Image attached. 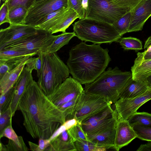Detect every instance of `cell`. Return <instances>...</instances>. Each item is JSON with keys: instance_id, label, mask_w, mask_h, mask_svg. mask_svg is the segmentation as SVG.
I'll return each mask as SVG.
<instances>
[{"instance_id": "cell-1", "label": "cell", "mask_w": 151, "mask_h": 151, "mask_svg": "<svg viewBox=\"0 0 151 151\" xmlns=\"http://www.w3.org/2000/svg\"><path fill=\"white\" fill-rule=\"evenodd\" d=\"M18 110L22 113L26 130L34 139H49L66 121L64 113L34 80L22 96Z\"/></svg>"}, {"instance_id": "cell-2", "label": "cell", "mask_w": 151, "mask_h": 151, "mask_svg": "<svg viewBox=\"0 0 151 151\" xmlns=\"http://www.w3.org/2000/svg\"><path fill=\"white\" fill-rule=\"evenodd\" d=\"M82 42L69 51L67 62L70 73L81 84L95 80L106 69L111 60L107 48L100 44Z\"/></svg>"}, {"instance_id": "cell-3", "label": "cell", "mask_w": 151, "mask_h": 151, "mask_svg": "<svg viewBox=\"0 0 151 151\" xmlns=\"http://www.w3.org/2000/svg\"><path fill=\"white\" fill-rule=\"evenodd\" d=\"M132 77L129 71H122L117 67H109L93 81L85 84L84 92L104 96L114 104Z\"/></svg>"}, {"instance_id": "cell-4", "label": "cell", "mask_w": 151, "mask_h": 151, "mask_svg": "<svg viewBox=\"0 0 151 151\" xmlns=\"http://www.w3.org/2000/svg\"><path fill=\"white\" fill-rule=\"evenodd\" d=\"M42 61L40 73L37 83L47 96L51 94L69 76L67 65L56 53H39Z\"/></svg>"}, {"instance_id": "cell-5", "label": "cell", "mask_w": 151, "mask_h": 151, "mask_svg": "<svg viewBox=\"0 0 151 151\" xmlns=\"http://www.w3.org/2000/svg\"><path fill=\"white\" fill-rule=\"evenodd\" d=\"M141 0H88L85 18L112 24Z\"/></svg>"}, {"instance_id": "cell-6", "label": "cell", "mask_w": 151, "mask_h": 151, "mask_svg": "<svg viewBox=\"0 0 151 151\" xmlns=\"http://www.w3.org/2000/svg\"><path fill=\"white\" fill-rule=\"evenodd\" d=\"M73 26L76 36L82 41L111 44L122 37L112 24L91 19H80Z\"/></svg>"}, {"instance_id": "cell-7", "label": "cell", "mask_w": 151, "mask_h": 151, "mask_svg": "<svg viewBox=\"0 0 151 151\" xmlns=\"http://www.w3.org/2000/svg\"><path fill=\"white\" fill-rule=\"evenodd\" d=\"M112 103L104 96L88 94L84 91L78 98L73 113L67 120L75 118L80 124L90 117L105 110Z\"/></svg>"}, {"instance_id": "cell-8", "label": "cell", "mask_w": 151, "mask_h": 151, "mask_svg": "<svg viewBox=\"0 0 151 151\" xmlns=\"http://www.w3.org/2000/svg\"><path fill=\"white\" fill-rule=\"evenodd\" d=\"M56 37L57 35H53L48 32L39 29L37 33L16 41L5 46L1 50L13 49L36 53L38 54L45 52Z\"/></svg>"}, {"instance_id": "cell-9", "label": "cell", "mask_w": 151, "mask_h": 151, "mask_svg": "<svg viewBox=\"0 0 151 151\" xmlns=\"http://www.w3.org/2000/svg\"><path fill=\"white\" fill-rule=\"evenodd\" d=\"M84 91L80 83L69 77L47 96L56 105L60 106L77 99Z\"/></svg>"}, {"instance_id": "cell-10", "label": "cell", "mask_w": 151, "mask_h": 151, "mask_svg": "<svg viewBox=\"0 0 151 151\" xmlns=\"http://www.w3.org/2000/svg\"><path fill=\"white\" fill-rule=\"evenodd\" d=\"M66 7H68V0H45L35 4L28 10L24 24L35 27L49 14Z\"/></svg>"}, {"instance_id": "cell-11", "label": "cell", "mask_w": 151, "mask_h": 151, "mask_svg": "<svg viewBox=\"0 0 151 151\" xmlns=\"http://www.w3.org/2000/svg\"><path fill=\"white\" fill-rule=\"evenodd\" d=\"M151 99V89L142 94L131 99L120 98L114 104L117 120H127L143 104Z\"/></svg>"}, {"instance_id": "cell-12", "label": "cell", "mask_w": 151, "mask_h": 151, "mask_svg": "<svg viewBox=\"0 0 151 151\" xmlns=\"http://www.w3.org/2000/svg\"><path fill=\"white\" fill-rule=\"evenodd\" d=\"M39 30L31 25L23 24H10L0 30V50L5 46L26 36L35 34Z\"/></svg>"}, {"instance_id": "cell-13", "label": "cell", "mask_w": 151, "mask_h": 151, "mask_svg": "<svg viewBox=\"0 0 151 151\" xmlns=\"http://www.w3.org/2000/svg\"><path fill=\"white\" fill-rule=\"evenodd\" d=\"M131 12L127 32L141 30L145 22L151 17V0H141Z\"/></svg>"}, {"instance_id": "cell-14", "label": "cell", "mask_w": 151, "mask_h": 151, "mask_svg": "<svg viewBox=\"0 0 151 151\" xmlns=\"http://www.w3.org/2000/svg\"><path fill=\"white\" fill-rule=\"evenodd\" d=\"M32 72V70L26 66H25L12 87L13 89V96L10 108L13 116L18 110L19 101L24 91L34 80Z\"/></svg>"}, {"instance_id": "cell-15", "label": "cell", "mask_w": 151, "mask_h": 151, "mask_svg": "<svg viewBox=\"0 0 151 151\" xmlns=\"http://www.w3.org/2000/svg\"><path fill=\"white\" fill-rule=\"evenodd\" d=\"M116 118H117L116 112L110 106L105 110L90 117L80 125L87 135Z\"/></svg>"}, {"instance_id": "cell-16", "label": "cell", "mask_w": 151, "mask_h": 151, "mask_svg": "<svg viewBox=\"0 0 151 151\" xmlns=\"http://www.w3.org/2000/svg\"><path fill=\"white\" fill-rule=\"evenodd\" d=\"M136 138L137 135L127 120H117L113 149L119 151Z\"/></svg>"}, {"instance_id": "cell-17", "label": "cell", "mask_w": 151, "mask_h": 151, "mask_svg": "<svg viewBox=\"0 0 151 151\" xmlns=\"http://www.w3.org/2000/svg\"><path fill=\"white\" fill-rule=\"evenodd\" d=\"M4 137L9 139L8 144L5 145L7 151L29 150L22 137L17 135L13 129L12 124L9 125L0 132V138Z\"/></svg>"}, {"instance_id": "cell-18", "label": "cell", "mask_w": 151, "mask_h": 151, "mask_svg": "<svg viewBox=\"0 0 151 151\" xmlns=\"http://www.w3.org/2000/svg\"><path fill=\"white\" fill-rule=\"evenodd\" d=\"M29 58L26 57L18 65L6 73L0 79V94L5 93L13 86Z\"/></svg>"}, {"instance_id": "cell-19", "label": "cell", "mask_w": 151, "mask_h": 151, "mask_svg": "<svg viewBox=\"0 0 151 151\" xmlns=\"http://www.w3.org/2000/svg\"><path fill=\"white\" fill-rule=\"evenodd\" d=\"M149 88L146 79L135 80L132 78L125 85L120 95V98H134L144 93Z\"/></svg>"}, {"instance_id": "cell-20", "label": "cell", "mask_w": 151, "mask_h": 151, "mask_svg": "<svg viewBox=\"0 0 151 151\" xmlns=\"http://www.w3.org/2000/svg\"><path fill=\"white\" fill-rule=\"evenodd\" d=\"M69 9V7H63L50 13L42 19L35 27L50 32L63 19Z\"/></svg>"}, {"instance_id": "cell-21", "label": "cell", "mask_w": 151, "mask_h": 151, "mask_svg": "<svg viewBox=\"0 0 151 151\" xmlns=\"http://www.w3.org/2000/svg\"><path fill=\"white\" fill-rule=\"evenodd\" d=\"M116 125V124L88 137L90 141L107 150L113 148L115 140Z\"/></svg>"}, {"instance_id": "cell-22", "label": "cell", "mask_w": 151, "mask_h": 151, "mask_svg": "<svg viewBox=\"0 0 151 151\" xmlns=\"http://www.w3.org/2000/svg\"><path fill=\"white\" fill-rule=\"evenodd\" d=\"M131 71L132 78L135 80H144L151 75V59L135 60Z\"/></svg>"}, {"instance_id": "cell-23", "label": "cell", "mask_w": 151, "mask_h": 151, "mask_svg": "<svg viewBox=\"0 0 151 151\" xmlns=\"http://www.w3.org/2000/svg\"><path fill=\"white\" fill-rule=\"evenodd\" d=\"M76 36L75 33L66 31L58 35L52 44L47 48L45 52L56 53L64 46L68 44L70 40Z\"/></svg>"}, {"instance_id": "cell-24", "label": "cell", "mask_w": 151, "mask_h": 151, "mask_svg": "<svg viewBox=\"0 0 151 151\" xmlns=\"http://www.w3.org/2000/svg\"><path fill=\"white\" fill-rule=\"evenodd\" d=\"M50 141V145L46 151H77L72 139L65 140L58 136Z\"/></svg>"}, {"instance_id": "cell-25", "label": "cell", "mask_w": 151, "mask_h": 151, "mask_svg": "<svg viewBox=\"0 0 151 151\" xmlns=\"http://www.w3.org/2000/svg\"><path fill=\"white\" fill-rule=\"evenodd\" d=\"M36 53H32L22 50L13 49H3L0 50V61L23 59L25 57H30L37 55Z\"/></svg>"}, {"instance_id": "cell-26", "label": "cell", "mask_w": 151, "mask_h": 151, "mask_svg": "<svg viewBox=\"0 0 151 151\" xmlns=\"http://www.w3.org/2000/svg\"><path fill=\"white\" fill-rule=\"evenodd\" d=\"M79 16L76 12L70 8L65 16L62 21L56 25L50 31L52 34L59 32H64L77 18Z\"/></svg>"}, {"instance_id": "cell-27", "label": "cell", "mask_w": 151, "mask_h": 151, "mask_svg": "<svg viewBox=\"0 0 151 151\" xmlns=\"http://www.w3.org/2000/svg\"><path fill=\"white\" fill-rule=\"evenodd\" d=\"M28 10L25 7L19 6L9 10V24H23L27 15Z\"/></svg>"}, {"instance_id": "cell-28", "label": "cell", "mask_w": 151, "mask_h": 151, "mask_svg": "<svg viewBox=\"0 0 151 151\" xmlns=\"http://www.w3.org/2000/svg\"><path fill=\"white\" fill-rule=\"evenodd\" d=\"M131 125L138 124L143 126L151 127V114L146 112H136L127 120Z\"/></svg>"}, {"instance_id": "cell-29", "label": "cell", "mask_w": 151, "mask_h": 151, "mask_svg": "<svg viewBox=\"0 0 151 151\" xmlns=\"http://www.w3.org/2000/svg\"><path fill=\"white\" fill-rule=\"evenodd\" d=\"M117 42L124 50H133L137 51L142 49L141 41L135 37H121Z\"/></svg>"}, {"instance_id": "cell-30", "label": "cell", "mask_w": 151, "mask_h": 151, "mask_svg": "<svg viewBox=\"0 0 151 151\" xmlns=\"http://www.w3.org/2000/svg\"><path fill=\"white\" fill-rule=\"evenodd\" d=\"M74 143L77 151H104L107 150L91 141L78 139Z\"/></svg>"}, {"instance_id": "cell-31", "label": "cell", "mask_w": 151, "mask_h": 151, "mask_svg": "<svg viewBox=\"0 0 151 151\" xmlns=\"http://www.w3.org/2000/svg\"><path fill=\"white\" fill-rule=\"evenodd\" d=\"M131 17V12L130 11L126 14L112 24L122 36L128 32Z\"/></svg>"}, {"instance_id": "cell-32", "label": "cell", "mask_w": 151, "mask_h": 151, "mask_svg": "<svg viewBox=\"0 0 151 151\" xmlns=\"http://www.w3.org/2000/svg\"><path fill=\"white\" fill-rule=\"evenodd\" d=\"M26 57L23 59L9 60L5 61H0V79L6 73L18 65L25 59Z\"/></svg>"}, {"instance_id": "cell-33", "label": "cell", "mask_w": 151, "mask_h": 151, "mask_svg": "<svg viewBox=\"0 0 151 151\" xmlns=\"http://www.w3.org/2000/svg\"><path fill=\"white\" fill-rule=\"evenodd\" d=\"M131 126L137 135V138L141 139L151 141V127H145L136 124Z\"/></svg>"}, {"instance_id": "cell-34", "label": "cell", "mask_w": 151, "mask_h": 151, "mask_svg": "<svg viewBox=\"0 0 151 151\" xmlns=\"http://www.w3.org/2000/svg\"><path fill=\"white\" fill-rule=\"evenodd\" d=\"M67 130L73 142L78 139L90 141L81 125L78 123Z\"/></svg>"}, {"instance_id": "cell-35", "label": "cell", "mask_w": 151, "mask_h": 151, "mask_svg": "<svg viewBox=\"0 0 151 151\" xmlns=\"http://www.w3.org/2000/svg\"><path fill=\"white\" fill-rule=\"evenodd\" d=\"M13 96L12 88L6 93L0 94V111L2 114L10 108Z\"/></svg>"}, {"instance_id": "cell-36", "label": "cell", "mask_w": 151, "mask_h": 151, "mask_svg": "<svg viewBox=\"0 0 151 151\" xmlns=\"http://www.w3.org/2000/svg\"><path fill=\"white\" fill-rule=\"evenodd\" d=\"M36 0H6L4 2L7 4L9 10L19 6L25 7L28 10L35 4Z\"/></svg>"}, {"instance_id": "cell-37", "label": "cell", "mask_w": 151, "mask_h": 151, "mask_svg": "<svg viewBox=\"0 0 151 151\" xmlns=\"http://www.w3.org/2000/svg\"><path fill=\"white\" fill-rule=\"evenodd\" d=\"M37 57H31L28 59L26 64V66L32 70H34L37 71V76L38 78L40 73L42 61L40 57L38 55Z\"/></svg>"}, {"instance_id": "cell-38", "label": "cell", "mask_w": 151, "mask_h": 151, "mask_svg": "<svg viewBox=\"0 0 151 151\" xmlns=\"http://www.w3.org/2000/svg\"><path fill=\"white\" fill-rule=\"evenodd\" d=\"M68 7L76 12L80 19L85 18L86 11L82 6L81 0H68Z\"/></svg>"}, {"instance_id": "cell-39", "label": "cell", "mask_w": 151, "mask_h": 151, "mask_svg": "<svg viewBox=\"0 0 151 151\" xmlns=\"http://www.w3.org/2000/svg\"><path fill=\"white\" fill-rule=\"evenodd\" d=\"M0 132L9 125L12 124L13 117L10 108H9L0 116Z\"/></svg>"}, {"instance_id": "cell-40", "label": "cell", "mask_w": 151, "mask_h": 151, "mask_svg": "<svg viewBox=\"0 0 151 151\" xmlns=\"http://www.w3.org/2000/svg\"><path fill=\"white\" fill-rule=\"evenodd\" d=\"M9 9L8 5L4 2L0 9V25L5 23H9Z\"/></svg>"}, {"instance_id": "cell-41", "label": "cell", "mask_w": 151, "mask_h": 151, "mask_svg": "<svg viewBox=\"0 0 151 151\" xmlns=\"http://www.w3.org/2000/svg\"><path fill=\"white\" fill-rule=\"evenodd\" d=\"M136 60H147L151 59V47L142 52H138Z\"/></svg>"}, {"instance_id": "cell-42", "label": "cell", "mask_w": 151, "mask_h": 151, "mask_svg": "<svg viewBox=\"0 0 151 151\" xmlns=\"http://www.w3.org/2000/svg\"><path fill=\"white\" fill-rule=\"evenodd\" d=\"M50 141L49 139H39L37 151H46L47 149L50 146Z\"/></svg>"}, {"instance_id": "cell-43", "label": "cell", "mask_w": 151, "mask_h": 151, "mask_svg": "<svg viewBox=\"0 0 151 151\" xmlns=\"http://www.w3.org/2000/svg\"><path fill=\"white\" fill-rule=\"evenodd\" d=\"M78 124L77 121L75 118L66 120L63 124L66 128L67 130Z\"/></svg>"}, {"instance_id": "cell-44", "label": "cell", "mask_w": 151, "mask_h": 151, "mask_svg": "<svg viewBox=\"0 0 151 151\" xmlns=\"http://www.w3.org/2000/svg\"><path fill=\"white\" fill-rule=\"evenodd\" d=\"M137 151H151V141H148V142L145 144H141Z\"/></svg>"}, {"instance_id": "cell-45", "label": "cell", "mask_w": 151, "mask_h": 151, "mask_svg": "<svg viewBox=\"0 0 151 151\" xmlns=\"http://www.w3.org/2000/svg\"><path fill=\"white\" fill-rule=\"evenodd\" d=\"M150 47H151V35L146 41L144 46V49L146 50Z\"/></svg>"}, {"instance_id": "cell-46", "label": "cell", "mask_w": 151, "mask_h": 151, "mask_svg": "<svg viewBox=\"0 0 151 151\" xmlns=\"http://www.w3.org/2000/svg\"><path fill=\"white\" fill-rule=\"evenodd\" d=\"M82 6L84 9L86 11L88 5V0H81Z\"/></svg>"}, {"instance_id": "cell-47", "label": "cell", "mask_w": 151, "mask_h": 151, "mask_svg": "<svg viewBox=\"0 0 151 151\" xmlns=\"http://www.w3.org/2000/svg\"><path fill=\"white\" fill-rule=\"evenodd\" d=\"M145 79L147 81L149 88L151 89V75Z\"/></svg>"}, {"instance_id": "cell-48", "label": "cell", "mask_w": 151, "mask_h": 151, "mask_svg": "<svg viewBox=\"0 0 151 151\" xmlns=\"http://www.w3.org/2000/svg\"><path fill=\"white\" fill-rule=\"evenodd\" d=\"M45 0H36L35 2V4L38 3L39 2H42Z\"/></svg>"}, {"instance_id": "cell-49", "label": "cell", "mask_w": 151, "mask_h": 151, "mask_svg": "<svg viewBox=\"0 0 151 151\" xmlns=\"http://www.w3.org/2000/svg\"><path fill=\"white\" fill-rule=\"evenodd\" d=\"M3 1H5L6 0H2Z\"/></svg>"}]
</instances>
